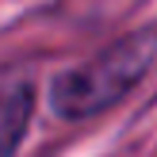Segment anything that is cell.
<instances>
[{
  "instance_id": "obj_1",
  "label": "cell",
  "mask_w": 157,
  "mask_h": 157,
  "mask_svg": "<svg viewBox=\"0 0 157 157\" xmlns=\"http://www.w3.org/2000/svg\"><path fill=\"white\" fill-rule=\"evenodd\" d=\"M153 65H157V27L127 31L115 42H107L100 54L84 58L81 65L54 73L46 88V104L65 123L96 119L111 111L115 104H123Z\"/></svg>"
},
{
  "instance_id": "obj_2",
  "label": "cell",
  "mask_w": 157,
  "mask_h": 157,
  "mask_svg": "<svg viewBox=\"0 0 157 157\" xmlns=\"http://www.w3.org/2000/svg\"><path fill=\"white\" fill-rule=\"evenodd\" d=\"M38 92L31 81H8L0 84V157H15L23 150V138L35 119Z\"/></svg>"
}]
</instances>
